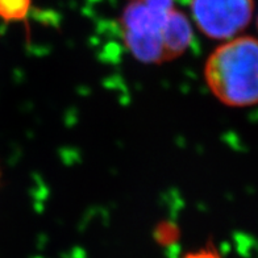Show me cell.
Segmentation results:
<instances>
[{
  "instance_id": "6da1fadb",
  "label": "cell",
  "mask_w": 258,
  "mask_h": 258,
  "mask_svg": "<svg viewBox=\"0 0 258 258\" xmlns=\"http://www.w3.org/2000/svg\"><path fill=\"white\" fill-rule=\"evenodd\" d=\"M208 89L232 108L258 104V37L237 36L215 49L204 66Z\"/></svg>"
},
{
  "instance_id": "7a4b0ae2",
  "label": "cell",
  "mask_w": 258,
  "mask_h": 258,
  "mask_svg": "<svg viewBox=\"0 0 258 258\" xmlns=\"http://www.w3.org/2000/svg\"><path fill=\"white\" fill-rule=\"evenodd\" d=\"M174 0H128L120 17L125 46L143 63L166 62L163 27Z\"/></svg>"
},
{
  "instance_id": "3957f363",
  "label": "cell",
  "mask_w": 258,
  "mask_h": 258,
  "mask_svg": "<svg viewBox=\"0 0 258 258\" xmlns=\"http://www.w3.org/2000/svg\"><path fill=\"white\" fill-rule=\"evenodd\" d=\"M254 8V0H191L194 23L214 40L240 36L253 20Z\"/></svg>"
},
{
  "instance_id": "277c9868",
  "label": "cell",
  "mask_w": 258,
  "mask_h": 258,
  "mask_svg": "<svg viewBox=\"0 0 258 258\" xmlns=\"http://www.w3.org/2000/svg\"><path fill=\"white\" fill-rule=\"evenodd\" d=\"M163 49L166 61L175 59L188 49L192 42V27L188 17L174 7L163 27Z\"/></svg>"
},
{
  "instance_id": "5b68a950",
  "label": "cell",
  "mask_w": 258,
  "mask_h": 258,
  "mask_svg": "<svg viewBox=\"0 0 258 258\" xmlns=\"http://www.w3.org/2000/svg\"><path fill=\"white\" fill-rule=\"evenodd\" d=\"M32 0H0V19L4 23L27 20L31 12Z\"/></svg>"
},
{
  "instance_id": "8992f818",
  "label": "cell",
  "mask_w": 258,
  "mask_h": 258,
  "mask_svg": "<svg viewBox=\"0 0 258 258\" xmlns=\"http://www.w3.org/2000/svg\"><path fill=\"white\" fill-rule=\"evenodd\" d=\"M153 237L161 246H173L180 238V229L171 221H161L154 228Z\"/></svg>"
},
{
  "instance_id": "52a82bcc",
  "label": "cell",
  "mask_w": 258,
  "mask_h": 258,
  "mask_svg": "<svg viewBox=\"0 0 258 258\" xmlns=\"http://www.w3.org/2000/svg\"><path fill=\"white\" fill-rule=\"evenodd\" d=\"M182 258H221V254L214 242L210 241L207 245H204L203 248L188 251Z\"/></svg>"
},
{
  "instance_id": "ba28073f",
  "label": "cell",
  "mask_w": 258,
  "mask_h": 258,
  "mask_svg": "<svg viewBox=\"0 0 258 258\" xmlns=\"http://www.w3.org/2000/svg\"><path fill=\"white\" fill-rule=\"evenodd\" d=\"M257 31H258V16H257Z\"/></svg>"
}]
</instances>
